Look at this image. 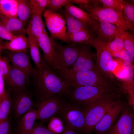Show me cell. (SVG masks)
Returning <instances> with one entry per match:
<instances>
[{"label": "cell", "mask_w": 134, "mask_h": 134, "mask_svg": "<svg viewBox=\"0 0 134 134\" xmlns=\"http://www.w3.org/2000/svg\"><path fill=\"white\" fill-rule=\"evenodd\" d=\"M40 68H35L31 77L40 101L55 96H63L68 87L66 82L55 73L44 58Z\"/></svg>", "instance_id": "cell-1"}, {"label": "cell", "mask_w": 134, "mask_h": 134, "mask_svg": "<svg viewBox=\"0 0 134 134\" xmlns=\"http://www.w3.org/2000/svg\"><path fill=\"white\" fill-rule=\"evenodd\" d=\"M119 92L99 86H70L67 89L63 96L85 109L97 100Z\"/></svg>", "instance_id": "cell-2"}, {"label": "cell", "mask_w": 134, "mask_h": 134, "mask_svg": "<svg viewBox=\"0 0 134 134\" xmlns=\"http://www.w3.org/2000/svg\"><path fill=\"white\" fill-rule=\"evenodd\" d=\"M120 92L100 99L85 109V124L82 134H92L96 125L113 105L120 100Z\"/></svg>", "instance_id": "cell-3"}, {"label": "cell", "mask_w": 134, "mask_h": 134, "mask_svg": "<svg viewBox=\"0 0 134 134\" xmlns=\"http://www.w3.org/2000/svg\"><path fill=\"white\" fill-rule=\"evenodd\" d=\"M79 5L81 9L89 14L92 19L108 22L124 31L128 30L134 31V28L126 22L121 13L101 6L99 4V0H93L91 4Z\"/></svg>", "instance_id": "cell-4"}, {"label": "cell", "mask_w": 134, "mask_h": 134, "mask_svg": "<svg viewBox=\"0 0 134 134\" xmlns=\"http://www.w3.org/2000/svg\"><path fill=\"white\" fill-rule=\"evenodd\" d=\"M57 114L61 120L75 131L82 133L85 126V109L71 100H64Z\"/></svg>", "instance_id": "cell-5"}, {"label": "cell", "mask_w": 134, "mask_h": 134, "mask_svg": "<svg viewBox=\"0 0 134 134\" xmlns=\"http://www.w3.org/2000/svg\"><path fill=\"white\" fill-rule=\"evenodd\" d=\"M73 79L77 86H99L115 91L119 90L114 86L111 80L95 69L78 72L75 74Z\"/></svg>", "instance_id": "cell-6"}, {"label": "cell", "mask_w": 134, "mask_h": 134, "mask_svg": "<svg viewBox=\"0 0 134 134\" xmlns=\"http://www.w3.org/2000/svg\"><path fill=\"white\" fill-rule=\"evenodd\" d=\"M90 45L96 50L97 58L95 69L111 81L113 80L111 69L114 59L106 48L104 43L95 38Z\"/></svg>", "instance_id": "cell-7"}, {"label": "cell", "mask_w": 134, "mask_h": 134, "mask_svg": "<svg viewBox=\"0 0 134 134\" xmlns=\"http://www.w3.org/2000/svg\"><path fill=\"white\" fill-rule=\"evenodd\" d=\"M44 11L45 24L51 37L58 38L68 44L71 43L67 37L66 21L63 16L56 12L46 9Z\"/></svg>", "instance_id": "cell-8"}, {"label": "cell", "mask_w": 134, "mask_h": 134, "mask_svg": "<svg viewBox=\"0 0 134 134\" xmlns=\"http://www.w3.org/2000/svg\"><path fill=\"white\" fill-rule=\"evenodd\" d=\"M126 104L120 100L111 106L95 126L92 133L105 134L114 125Z\"/></svg>", "instance_id": "cell-9"}, {"label": "cell", "mask_w": 134, "mask_h": 134, "mask_svg": "<svg viewBox=\"0 0 134 134\" xmlns=\"http://www.w3.org/2000/svg\"><path fill=\"white\" fill-rule=\"evenodd\" d=\"M37 42L38 46L43 51L44 58L51 69L59 70L60 66L56 50L57 43L49 36L45 28Z\"/></svg>", "instance_id": "cell-10"}, {"label": "cell", "mask_w": 134, "mask_h": 134, "mask_svg": "<svg viewBox=\"0 0 134 134\" xmlns=\"http://www.w3.org/2000/svg\"><path fill=\"white\" fill-rule=\"evenodd\" d=\"M60 96H55L40 101L36 110V119L45 121L51 119L57 114L64 100Z\"/></svg>", "instance_id": "cell-11"}, {"label": "cell", "mask_w": 134, "mask_h": 134, "mask_svg": "<svg viewBox=\"0 0 134 134\" xmlns=\"http://www.w3.org/2000/svg\"><path fill=\"white\" fill-rule=\"evenodd\" d=\"M56 50L60 66V69L57 71L62 72L70 69L78 56V45L73 43L65 45L57 43Z\"/></svg>", "instance_id": "cell-12"}, {"label": "cell", "mask_w": 134, "mask_h": 134, "mask_svg": "<svg viewBox=\"0 0 134 134\" xmlns=\"http://www.w3.org/2000/svg\"><path fill=\"white\" fill-rule=\"evenodd\" d=\"M89 27L97 38L105 43L113 39L123 31L112 24L98 19H92Z\"/></svg>", "instance_id": "cell-13"}, {"label": "cell", "mask_w": 134, "mask_h": 134, "mask_svg": "<svg viewBox=\"0 0 134 134\" xmlns=\"http://www.w3.org/2000/svg\"><path fill=\"white\" fill-rule=\"evenodd\" d=\"M129 104L125 107L112 128L105 134H134V115Z\"/></svg>", "instance_id": "cell-14"}, {"label": "cell", "mask_w": 134, "mask_h": 134, "mask_svg": "<svg viewBox=\"0 0 134 134\" xmlns=\"http://www.w3.org/2000/svg\"><path fill=\"white\" fill-rule=\"evenodd\" d=\"M86 45H78L79 52L78 56L74 64L70 69L58 72H74L95 69V64L93 61L94 55Z\"/></svg>", "instance_id": "cell-15"}, {"label": "cell", "mask_w": 134, "mask_h": 134, "mask_svg": "<svg viewBox=\"0 0 134 134\" xmlns=\"http://www.w3.org/2000/svg\"><path fill=\"white\" fill-rule=\"evenodd\" d=\"M5 56L11 63V65L24 71L29 78L34 68L31 64L27 52H14L3 50Z\"/></svg>", "instance_id": "cell-16"}, {"label": "cell", "mask_w": 134, "mask_h": 134, "mask_svg": "<svg viewBox=\"0 0 134 134\" xmlns=\"http://www.w3.org/2000/svg\"><path fill=\"white\" fill-rule=\"evenodd\" d=\"M14 90L17 93L12 100V107L15 116L19 117L33 109L34 103L31 95L25 89Z\"/></svg>", "instance_id": "cell-17"}, {"label": "cell", "mask_w": 134, "mask_h": 134, "mask_svg": "<svg viewBox=\"0 0 134 134\" xmlns=\"http://www.w3.org/2000/svg\"><path fill=\"white\" fill-rule=\"evenodd\" d=\"M5 81L9 87L15 90L25 89L30 83L29 78L24 71L11 65L9 74Z\"/></svg>", "instance_id": "cell-18"}, {"label": "cell", "mask_w": 134, "mask_h": 134, "mask_svg": "<svg viewBox=\"0 0 134 134\" xmlns=\"http://www.w3.org/2000/svg\"><path fill=\"white\" fill-rule=\"evenodd\" d=\"M25 33L15 35L11 41H4L3 50H7L14 52H27L29 49L28 37Z\"/></svg>", "instance_id": "cell-19"}, {"label": "cell", "mask_w": 134, "mask_h": 134, "mask_svg": "<svg viewBox=\"0 0 134 134\" xmlns=\"http://www.w3.org/2000/svg\"><path fill=\"white\" fill-rule=\"evenodd\" d=\"M89 28L67 34L70 43L78 45L90 44L95 38Z\"/></svg>", "instance_id": "cell-20"}, {"label": "cell", "mask_w": 134, "mask_h": 134, "mask_svg": "<svg viewBox=\"0 0 134 134\" xmlns=\"http://www.w3.org/2000/svg\"><path fill=\"white\" fill-rule=\"evenodd\" d=\"M0 21L8 31L16 35L26 33L25 25L18 18H11L0 14Z\"/></svg>", "instance_id": "cell-21"}, {"label": "cell", "mask_w": 134, "mask_h": 134, "mask_svg": "<svg viewBox=\"0 0 134 134\" xmlns=\"http://www.w3.org/2000/svg\"><path fill=\"white\" fill-rule=\"evenodd\" d=\"M45 28L42 20V14L33 13L29 24L26 29V33L30 34L37 40Z\"/></svg>", "instance_id": "cell-22"}, {"label": "cell", "mask_w": 134, "mask_h": 134, "mask_svg": "<svg viewBox=\"0 0 134 134\" xmlns=\"http://www.w3.org/2000/svg\"><path fill=\"white\" fill-rule=\"evenodd\" d=\"M37 111L33 108L25 114L18 123L17 134H27L33 128L36 119Z\"/></svg>", "instance_id": "cell-23"}, {"label": "cell", "mask_w": 134, "mask_h": 134, "mask_svg": "<svg viewBox=\"0 0 134 134\" xmlns=\"http://www.w3.org/2000/svg\"><path fill=\"white\" fill-rule=\"evenodd\" d=\"M65 6V9L70 14L84 24L89 26L92 19L88 13L72 4H68Z\"/></svg>", "instance_id": "cell-24"}, {"label": "cell", "mask_w": 134, "mask_h": 134, "mask_svg": "<svg viewBox=\"0 0 134 134\" xmlns=\"http://www.w3.org/2000/svg\"><path fill=\"white\" fill-rule=\"evenodd\" d=\"M61 11L62 15L67 25V34L75 31L89 28V26L84 24L72 16L65 9Z\"/></svg>", "instance_id": "cell-25"}, {"label": "cell", "mask_w": 134, "mask_h": 134, "mask_svg": "<svg viewBox=\"0 0 134 134\" xmlns=\"http://www.w3.org/2000/svg\"><path fill=\"white\" fill-rule=\"evenodd\" d=\"M12 88L9 87L5 90L2 98L0 105V123L6 119L8 117L12 107V101L11 97Z\"/></svg>", "instance_id": "cell-26"}, {"label": "cell", "mask_w": 134, "mask_h": 134, "mask_svg": "<svg viewBox=\"0 0 134 134\" xmlns=\"http://www.w3.org/2000/svg\"><path fill=\"white\" fill-rule=\"evenodd\" d=\"M18 8L17 0H0V13L4 16L18 18Z\"/></svg>", "instance_id": "cell-27"}, {"label": "cell", "mask_w": 134, "mask_h": 134, "mask_svg": "<svg viewBox=\"0 0 134 134\" xmlns=\"http://www.w3.org/2000/svg\"><path fill=\"white\" fill-rule=\"evenodd\" d=\"M31 57L36 67L40 68L41 58L39 49L36 39L30 34H27Z\"/></svg>", "instance_id": "cell-28"}, {"label": "cell", "mask_w": 134, "mask_h": 134, "mask_svg": "<svg viewBox=\"0 0 134 134\" xmlns=\"http://www.w3.org/2000/svg\"><path fill=\"white\" fill-rule=\"evenodd\" d=\"M17 1L18 18L25 25L32 14L29 0H17Z\"/></svg>", "instance_id": "cell-29"}, {"label": "cell", "mask_w": 134, "mask_h": 134, "mask_svg": "<svg viewBox=\"0 0 134 134\" xmlns=\"http://www.w3.org/2000/svg\"><path fill=\"white\" fill-rule=\"evenodd\" d=\"M124 1L123 7L121 14L124 20L128 24L134 28V3Z\"/></svg>", "instance_id": "cell-30"}, {"label": "cell", "mask_w": 134, "mask_h": 134, "mask_svg": "<svg viewBox=\"0 0 134 134\" xmlns=\"http://www.w3.org/2000/svg\"><path fill=\"white\" fill-rule=\"evenodd\" d=\"M123 31L113 39L107 42H104L106 48L111 54L124 48L122 37Z\"/></svg>", "instance_id": "cell-31"}, {"label": "cell", "mask_w": 134, "mask_h": 134, "mask_svg": "<svg viewBox=\"0 0 134 134\" xmlns=\"http://www.w3.org/2000/svg\"><path fill=\"white\" fill-rule=\"evenodd\" d=\"M124 48L134 57V36L126 31H123L122 34Z\"/></svg>", "instance_id": "cell-32"}, {"label": "cell", "mask_w": 134, "mask_h": 134, "mask_svg": "<svg viewBox=\"0 0 134 134\" xmlns=\"http://www.w3.org/2000/svg\"><path fill=\"white\" fill-rule=\"evenodd\" d=\"M100 2L102 7L112 9L121 14L123 10L124 1L121 0H101Z\"/></svg>", "instance_id": "cell-33"}, {"label": "cell", "mask_w": 134, "mask_h": 134, "mask_svg": "<svg viewBox=\"0 0 134 134\" xmlns=\"http://www.w3.org/2000/svg\"><path fill=\"white\" fill-rule=\"evenodd\" d=\"M49 1V0H29L32 13H35L42 14L47 6Z\"/></svg>", "instance_id": "cell-34"}, {"label": "cell", "mask_w": 134, "mask_h": 134, "mask_svg": "<svg viewBox=\"0 0 134 134\" xmlns=\"http://www.w3.org/2000/svg\"><path fill=\"white\" fill-rule=\"evenodd\" d=\"M50 120L47 127L48 129L56 134H59L62 133L64 127L61 120L58 118L54 117Z\"/></svg>", "instance_id": "cell-35"}, {"label": "cell", "mask_w": 134, "mask_h": 134, "mask_svg": "<svg viewBox=\"0 0 134 134\" xmlns=\"http://www.w3.org/2000/svg\"><path fill=\"white\" fill-rule=\"evenodd\" d=\"M70 0H49L46 10L56 12L68 4H70Z\"/></svg>", "instance_id": "cell-36"}, {"label": "cell", "mask_w": 134, "mask_h": 134, "mask_svg": "<svg viewBox=\"0 0 134 134\" xmlns=\"http://www.w3.org/2000/svg\"><path fill=\"white\" fill-rule=\"evenodd\" d=\"M113 57L118 58L123 61L131 63L134 60V57L130 54L125 49L111 54Z\"/></svg>", "instance_id": "cell-37"}, {"label": "cell", "mask_w": 134, "mask_h": 134, "mask_svg": "<svg viewBox=\"0 0 134 134\" xmlns=\"http://www.w3.org/2000/svg\"><path fill=\"white\" fill-rule=\"evenodd\" d=\"M27 134H56L50 131L42 124L35 123Z\"/></svg>", "instance_id": "cell-38"}, {"label": "cell", "mask_w": 134, "mask_h": 134, "mask_svg": "<svg viewBox=\"0 0 134 134\" xmlns=\"http://www.w3.org/2000/svg\"><path fill=\"white\" fill-rule=\"evenodd\" d=\"M1 60V67L3 72V76L5 81L9 74L11 69V65L9 60L5 56H2Z\"/></svg>", "instance_id": "cell-39"}, {"label": "cell", "mask_w": 134, "mask_h": 134, "mask_svg": "<svg viewBox=\"0 0 134 134\" xmlns=\"http://www.w3.org/2000/svg\"><path fill=\"white\" fill-rule=\"evenodd\" d=\"M15 35L7 31L0 21V38L9 41L11 40Z\"/></svg>", "instance_id": "cell-40"}, {"label": "cell", "mask_w": 134, "mask_h": 134, "mask_svg": "<svg viewBox=\"0 0 134 134\" xmlns=\"http://www.w3.org/2000/svg\"><path fill=\"white\" fill-rule=\"evenodd\" d=\"M10 128V122L8 117L0 123V134H9Z\"/></svg>", "instance_id": "cell-41"}, {"label": "cell", "mask_w": 134, "mask_h": 134, "mask_svg": "<svg viewBox=\"0 0 134 134\" xmlns=\"http://www.w3.org/2000/svg\"><path fill=\"white\" fill-rule=\"evenodd\" d=\"M5 92L4 89V80L3 76L0 75V105L2 97Z\"/></svg>", "instance_id": "cell-42"}, {"label": "cell", "mask_w": 134, "mask_h": 134, "mask_svg": "<svg viewBox=\"0 0 134 134\" xmlns=\"http://www.w3.org/2000/svg\"><path fill=\"white\" fill-rule=\"evenodd\" d=\"M93 0H70V4H77L79 5L89 4H91Z\"/></svg>", "instance_id": "cell-43"}, {"label": "cell", "mask_w": 134, "mask_h": 134, "mask_svg": "<svg viewBox=\"0 0 134 134\" xmlns=\"http://www.w3.org/2000/svg\"><path fill=\"white\" fill-rule=\"evenodd\" d=\"M62 134H77L76 132L69 126L65 125Z\"/></svg>", "instance_id": "cell-44"}, {"label": "cell", "mask_w": 134, "mask_h": 134, "mask_svg": "<svg viewBox=\"0 0 134 134\" xmlns=\"http://www.w3.org/2000/svg\"><path fill=\"white\" fill-rule=\"evenodd\" d=\"M4 41L2 39L0 38V56H2V51L3 50V47Z\"/></svg>", "instance_id": "cell-45"}, {"label": "cell", "mask_w": 134, "mask_h": 134, "mask_svg": "<svg viewBox=\"0 0 134 134\" xmlns=\"http://www.w3.org/2000/svg\"></svg>", "instance_id": "cell-46"}]
</instances>
